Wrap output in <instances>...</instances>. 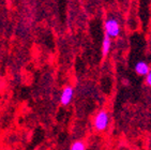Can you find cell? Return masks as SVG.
Wrapping results in <instances>:
<instances>
[{"label": "cell", "instance_id": "cell-5", "mask_svg": "<svg viewBox=\"0 0 151 150\" xmlns=\"http://www.w3.org/2000/svg\"><path fill=\"white\" fill-rule=\"evenodd\" d=\"M111 38L107 37V35H105L104 38H103V41H102V55L103 56H107V54L109 53L111 50Z\"/></svg>", "mask_w": 151, "mask_h": 150}, {"label": "cell", "instance_id": "cell-6", "mask_svg": "<svg viewBox=\"0 0 151 150\" xmlns=\"http://www.w3.org/2000/svg\"><path fill=\"white\" fill-rule=\"evenodd\" d=\"M70 150H86V144L83 141H75L71 145Z\"/></svg>", "mask_w": 151, "mask_h": 150}, {"label": "cell", "instance_id": "cell-2", "mask_svg": "<svg viewBox=\"0 0 151 150\" xmlns=\"http://www.w3.org/2000/svg\"><path fill=\"white\" fill-rule=\"evenodd\" d=\"M105 35L109 37L111 39L117 38L120 35V24L119 22L114 17H109L105 20L104 23Z\"/></svg>", "mask_w": 151, "mask_h": 150}, {"label": "cell", "instance_id": "cell-3", "mask_svg": "<svg viewBox=\"0 0 151 150\" xmlns=\"http://www.w3.org/2000/svg\"><path fill=\"white\" fill-rule=\"evenodd\" d=\"M73 95H74V89H73V87L70 86V85H68V86L64 87L63 90H62V92H61V95H60L61 105L68 106V105L72 102Z\"/></svg>", "mask_w": 151, "mask_h": 150}, {"label": "cell", "instance_id": "cell-4", "mask_svg": "<svg viewBox=\"0 0 151 150\" xmlns=\"http://www.w3.org/2000/svg\"><path fill=\"white\" fill-rule=\"evenodd\" d=\"M134 71L139 76H146L149 73V71H150V66L145 61H138L135 64V66H134Z\"/></svg>", "mask_w": 151, "mask_h": 150}, {"label": "cell", "instance_id": "cell-1", "mask_svg": "<svg viewBox=\"0 0 151 150\" xmlns=\"http://www.w3.org/2000/svg\"><path fill=\"white\" fill-rule=\"evenodd\" d=\"M109 120L111 118H109V114L107 110H101L100 112H98L93 119V127L98 132H103L109 125Z\"/></svg>", "mask_w": 151, "mask_h": 150}, {"label": "cell", "instance_id": "cell-7", "mask_svg": "<svg viewBox=\"0 0 151 150\" xmlns=\"http://www.w3.org/2000/svg\"><path fill=\"white\" fill-rule=\"evenodd\" d=\"M146 84L149 87H151V70L149 71V73L146 75Z\"/></svg>", "mask_w": 151, "mask_h": 150}]
</instances>
